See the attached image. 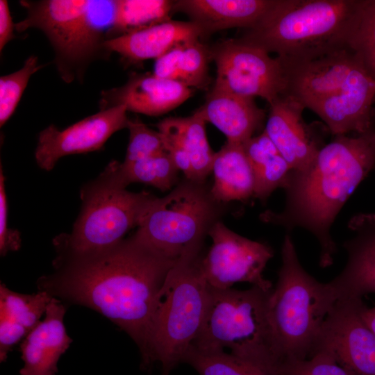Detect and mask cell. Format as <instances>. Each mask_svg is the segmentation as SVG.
Returning <instances> with one entry per match:
<instances>
[{"label": "cell", "instance_id": "obj_21", "mask_svg": "<svg viewBox=\"0 0 375 375\" xmlns=\"http://www.w3.org/2000/svg\"><path fill=\"white\" fill-rule=\"evenodd\" d=\"M203 37L192 22L169 20L107 40L105 49L129 62L158 59L173 47Z\"/></svg>", "mask_w": 375, "mask_h": 375}, {"label": "cell", "instance_id": "obj_28", "mask_svg": "<svg viewBox=\"0 0 375 375\" xmlns=\"http://www.w3.org/2000/svg\"><path fill=\"white\" fill-rule=\"evenodd\" d=\"M183 362L199 375H272L263 369L224 350H201L190 347Z\"/></svg>", "mask_w": 375, "mask_h": 375}, {"label": "cell", "instance_id": "obj_22", "mask_svg": "<svg viewBox=\"0 0 375 375\" xmlns=\"http://www.w3.org/2000/svg\"><path fill=\"white\" fill-rule=\"evenodd\" d=\"M194 115L216 126L226 137V142L244 144L260 130L265 110L254 98L212 88L204 103Z\"/></svg>", "mask_w": 375, "mask_h": 375}, {"label": "cell", "instance_id": "obj_25", "mask_svg": "<svg viewBox=\"0 0 375 375\" xmlns=\"http://www.w3.org/2000/svg\"><path fill=\"white\" fill-rule=\"evenodd\" d=\"M212 172L210 192L217 201H244L253 197V174L242 144L226 142L214 154Z\"/></svg>", "mask_w": 375, "mask_h": 375}, {"label": "cell", "instance_id": "obj_35", "mask_svg": "<svg viewBox=\"0 0 375 375\" xmlns=\"http://www.w3.org/2000/svg\"><path fill=\"white\" fill-rule=\"evenodd\" d=\"M14 30L15 24L13 23L10 15L8 3L6 0L0 1V51L5 46L15 38Z\"/></svg>", "mask_w": 375, "mask_h": 375}, {"label": "cell", "instance_id": "obj_26", "mask_svg": "<svg viewBox=\"0 0 375 375\" xmlns=\"http://www.w3.org/2000/svg\"><path fill=\"white\" fill-rule=\"evenodd\" d=\"M242 144L253 174V197L265 200L283 188L292 169L264 130Z\"/></svg>", "mask_w": 375, "mask_h": 375}, {"label": "cell", "instance_id": "obj_11", "mask_svg": "<svg viewBox=\"0 0 375 375\" xmlns=\"http://www.w3.org/2000/svg\"><path fill=\"white\" fill-rule=\"evenodd\" d=\"M217 67L213 88L238 95L261 97L271 103L287 91L282 60L259 47L229 39L209 47Z\"/></svg>", "mask_w": 375, "mask_h": 375}, {"label": "cell", "instance_id": "obj_19", "mask_svg": "<svg viewBox=\"0 0 375 375\" xmlns=\"http://www.w3.org/2000/svg\"><path fill=\"white\" fill-rule=\"evenodd\" d=\"M66 307L53 297L44 318L20 343L23 367L20 375H56L58 362L67 350L72 340L64 324Z\"/></svg>", "mask_w": 375, "mask_h": 375}, {"label": "cell", "instance_id": "obj_5", "mask_svg": "<svg viewBox=\"0 0 375 375\" xmlns=\"http://www.w3.org/2000/svg\"><path fill=\"white\" fill-rule=\"evenodd\" d=\"M281 260L268 312L282 363L314 354L322 324L336 299L328 282L317 281L303 269L289 234L283 242Z\"/></svg>", "mask_w": 375, "mask_h": 375}, {"label": "cell", "instance_id": "obj_12", "mask_svg": "<svg viewBox=\"0 0 375 375\" xmlns=\"http://www.w3.org/2000/svg\"><path fill=\"white\" fill-rule=\"evenodd\" d=\"M208 235L212 243L207 254L201 257L200 267L212 289L225 290L237 283L273 288L262 274L274 256L269 246L238 235L220 220L212 226Z\"/></svg>", "mask_w": 375, "mask_h": 375}, {"label": "cell", "instance_id": "obj_9", "mask_svg": "<svg viewBox=\"0 0 375 375\" xmlns=\"http://www.w3.org/2000/svg\"><path fill=\"white\" fill-rule=\"evenodd\" d=\"M222 203L205 183L185 178L163 197H156L137 231L139 242L172 260L199 254Z\"/></svg>", "mask_w": 375, "mask_h": 375}, {"label": "cell", "instance_id": "obj_3", "mask_svg": "<svg viewBox=\"0 0 375 375\" xmlns=\"http://www.w3.org/2000/svg\"><path fill=\"white\" fill-rule=\"evenodd\" d=\"M281 60L285 94L317 115L333 136L360 133L372 125L375 81L347 48L308 60Z\"/></svg>", "mask_w": 375, "mask_h": 375}, {"label": "cell", "instance_id": "obj_20", "mask_svg": "<svg viewBox=\"0 0 375 375\" xmlns=\"http://www.w3.org/2000/svg\"><path fill=\"white\" fill-rule=\"evenodd\" d=\"M278 0L175 1L174 12L185 13L201 30L203 37L234 27L250 29L258 26Z\"/></svg>", "mask_w": 375, "mask_h": 375}, {"label": "cell", "instance_id": "obj_30", "mask_svg": "<svg viewBox=\"0 0 375 375\" xmlns=\"http://www.w3.org/2000/svg\"><path fill=\"white\" fill-rule=\"evenodd\" d=\"M210 49L199 40L183 43L177 65V81L191 88H204L209 82Z\"/></svg>", "mask_w": 375, "mask_h": 375}, {"label": "cell", "instance_id": "obj_10", "mask_svg": "<svg viewBox=\"0 0 375 375\" xmlns=\"http://www.w3.org/2000/svg\"><path fill=\"white\" fill-rule=\"evenodd\" d=\"M83 206L72 233L55 241L58 257L98 251L122 240L139 226L156 196L110 188L92 182L81 191Z\"/></svg>", "mask_w": 375, "mask_h": 375}, {"label": "cell", "instance_id": "obj_13", "mask_svg": "<svg viewBox=\"0 0 375 375\" xmlns=\"http://www.w3.org/2000/svg\"><path fill=\"white\" fill-rule=\"evenodd\" d=\"M362 303L360 298L335 301L324 321L315 353L328 352L355 375H375V333L361 317Z\"/></svg>", "mask_w": 375, "mask_h": 375}, {"label": "cell", "instance_id": "obj_4", "mask_svg": "<svg viewBox=\"0 0 375 375\" xmlns=\"http://www.w3.org/2000/svg\"><path fill=\"white\" fill-rule=\"evenodd\" d=\"M360 0H278L238 40L287 60H308L347 48Z\"/></svg>", "mask_w": 375, "mask_h": 375}, {"label": "cell", "instance_id": "obj_33", "mask_svg": "<svg viewBox=\"0 0 375 375\" xmlns=\"http://www.w3.org/2000/svg\"><path fill=\"white\" fill-rule=\"evenodd\" d=\"M278 375H355L340 365L328 352L319 350L306 360H290L281 363Z\"/></svg>", "mask_w": 375, "mask_h": 375}, {"label": "cell", "instance_id": "obj_14", "mask_svg": "<svg viewBox=\"0 0 375 375\" xmlns=\"http://www.w3.org/2000/svg\"><path fill=\"white\" fill-rule=\"evenodd\" d=\"M124 105L114 106L60 130L50 125L40 133L35 152L38 166L49 171L62 157L101 149L115 132L127 127Z\"/></svg>", "mask_w": 375, "mask_h": 375}, {"label": "cell", "instance_id": "obj_34", "mask_svg": "<svg viewBox=\"0 0 375 375\" xmlns=\"http://www.w3.org/2000/svg\"><path fill=\"white\" fill-rule=\"evenodd\" d=\"M21 238L19 231L8 226V203L5 190V178L1 165L0 170V253L5 256L8 252L20 248Z\"/></svg>", "mask_w": 375, "mask_h": 375}, {"label": "cell", "instance_id": "obj_36", "mask_svg": "<svg viewBox=\"0 0 375 375\" xmlns=\"http://www.w3.org/2000/svg\"><path fill=\"white\" fill-rule=\"evenodd\" d=\"M360 312L362 319L375 333V305L369 308L363 302L360 306Z\"/></svg>", "mask_w": 375, "mask_h": 375}, {"label": "cell", "instance_id": "obj_27", "mask_svg": "<svg viewBox=\"0 0 375 375\" xmlns=\"http://www.w3.org/2000/svg\"><path fill=\"white\" fill-rule=\"evenodd\" d=\"M175 1L117 0L108 39L170 20Z\"/></svg>", "mask_w": 375, "mask_h": 375}, {"label": "cell", "instance_id": "obj_29", "mask_svg": "<svg viewBox=\"0 0 375 375\" xmlns=\"http://www.w3.org/2000/svg\"><path fill=\"white\" fill-rule=\"evenodd\" d=\"M347 49L375 81V0H360Z\"/></svg>", "mask_w": 375, "mask_h": 375}, {"label": "cell", "instance_id": "obj_31", "mask_svg": "<svg viewBox=\"0 0 375 375\" xmlns=\"http://www.w3.org/2000/svg\"><path fill=\"white\" fill-rule=\"evenodd\" d=\"M40 65L36 56H29L17 71L0 78V126L2 127L14 113L28 83Z\"/></svg>", "mask_w": 375, "mask_h": 375}, {"label": "cell", "instance_id": "obj_18", "mask_svg": "<svg viewBox=\"0 0 375 375\" xmlns=\"http://www.w3.org/2000/svg\"><path fill=\"white\" fill-rule=\"evenodd\" d=\"M206 123L193 114L165 118L157 126L178 170L187 179L199 183H205L212 172L215 154L207 139Z\"/></svg>", "mask_w": 375, "mask_h": 375}, {"label": "cell", "instance_id": "obj_6", "mask_svg": "<svg viewBox=\"0 0 375 375\" xmlns=\"http://www.w3.org/2000/svg\"><path fill=\"white\" fill-rule=\"evenodd\" d=\"M271 290L252 285L240 290L211 288L206 315L191 347L231 353L278 375L281 359L271 327Z\"/></svg>", "mask_w": 375, "mask_h": 375}, {"label": "cell", "instance_id": "obj_7", "mask_svg": "<svg viewBox=\"0 0 375 375\" xmlns=\"http://www.w3.org/2000/svg\"><path fill=\"white\" fill-rule=\"evenodd\" d=\"M200 258L199 254L180 258L169 270L160 292L142 367L158 362L161 375H169L183 362L199 333L211 292Z\"/></svg>", "mask_w": 375, "mask_h": 375}, {"label": "cell", "instance_id": "obj_17", "mask_svg": "<svg viewBox=\"0 0 375 375\" xmlns=\"http://www.w3.org/2000/svg\"><path fill=\"white\" fill-rule=\"evenodd\" d=\"M183 83L153 74H132L125 84L101 92L100 110L124 105L128 111L159 116L176 108L192 95Z\"/></svg>", "mask_w": 375, "mask_h": 375}, {"label": "cell", "instance_id": "obj_15", "mask_svg": "<svg viewBox=\"0 0 375 375\" xmlns=\"http://www.w3.org/2000/svg\"><path fill=\"white\" fill-rule=\"evenodd\" d=\"M269 105L264 131L292 170L305 169L325 144L318 128L306 123L305 106L290 95L283 94Z\"/></svg>", "mask_w": 375, "mask_h": 375}, {"label": "cell", "instance_id": "obj_16", "mask_svg": "<svg viewBox=\"0 0 375 375\" xmlns=\"http://www.w3.org/2000/svg\"><path fill=\"white\" fill-rule=\"evenodd\" d=\"M348 227L353 235L343 243L347 263L328 282L336 301L375 294V213L353 216Z\"/></svg>", "mask_w": 375, "mask_h": 375}, {"label": "cell", "instance_id": "obj_23", "mask_svg": "<svg viewBox=\"0 0 375 375\" xmlns=\"http://www.w3.org/2000/svg\"><path fill=\"white\" fill-rule=\"evenodd\" d=\"M53 297L44 291L22 294L0 285V360L40 322Z\"/></svg>", "mask_w": 375, "mask_h": 375}, {"label": "cell", "instance_id": "obj_8", "mask_svg": "<svg viewBox=\"0 0 375 375\" xmlns=\"http://www.w3.org/2000/svg\"><path fill=\"white\" fill-rule=\"evenodd\" d=\"M26 17L15 24L23 32L38 28L55 51V62L62 80L81 79L87 67L102 52L110 22L90 0L20 1Z\"/></svg>", "mask_w": 375, "mask_h": 375}, {"label": "cell", "instance_id": "obj_1", "mask_svg": "<svg viewBox=\"0 0 375 375\" xmlns=\"http://www.w3.org/2000/svg\"><path fill=\"white\" fill-rule=\"evenodd\" d=\"M176 262L132 235L98 251L57 257L56 272L40 277L37 285L101 313L131 337L142 358L160 292Z\"/></svg>", "mask_w": 375, "mask_h": 375}, {"label": "cell", "instance_id": "obj_32", "mask_svg": "<svg viewBox=\"0 0 375 375\" xmlns=\"http://www.w3.org/2000/svg\"><path fill=\"white\" fill-rule=\"evenodd\" d=\"M129 142L124 161L131 162L167 151L162 133L138 119H128Z\"/></svg>", "mask_w": 375, "mask_h": 375}, {"label": "cell", "instance_id": "obj_2", "mask_svg": "<svg viewBox=\"0 0 375 375\" xmlns=\"http://www.w3.org/2000/svg\"><path fill=\"white\" fill-rule=\"evenodd\" d=\"M374 167L375 129L355 136H334L307 167L291 171L283 188L286 196L283 211H266L261 219L289 231L300 227L310 232L320 247L319 266L329 267L337 251L331 227Z\"/></svg>", "mask_w": 375, "mask_h": 375}, {"label": "cell", "instance_id": "obj_24", "mask_svg": "<svg viewBox=\"0 0 375 375\" xmlns=\"http://www.w3.org/2000/svg\"><path fill=\"white\" fill-rule=\"evenodd\" d=\"M178 172L171 156L165 151L131 162L112 161L93 183L118 189H126L132 183H142L165 192L179 182Z\"/></svg>", "mask_w": 375, "mask_h": 375}]
</instances>
